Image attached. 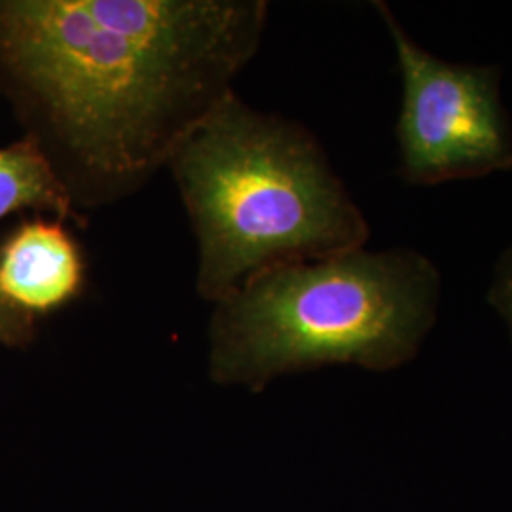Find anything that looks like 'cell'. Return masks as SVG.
I'll return each mask as SVG.
<instances>
[{"label":"cell","mask_w":512,"mask_h":512,"mask_svg":"<svg viewBox=\"0 0 512 512\" xmlns=\"http://www.w3.org/2000/svg\"><path fill=\"white\" fill-rule=\"evenodd\" d=\"M268 10L264 0H0V95L80 215L124 202L236 93Z\"/></svg>","instance_id":"6da1fadb"},{"label":"cell","mask_w":512,"mask_h":512,"mask_svg":"<svg viewBox=\"0 0 512 512\" xmlns=\"http://www.w3.org/2000/svg\"><path fill=\"white\" fill-rule=\"evenodd\" d=\"M219 304L277 266L365 249L368 222L308 129L232 93L169 160Z\"/></svg>","instance_id":"7a4b0ae2"},{"label":"cell","mask_w":512,"mask_h":512,"mask_svg":"<svg viewBox=\"0 0 512 512\" xmlns=\"http://www.w3.org/2000/svg\"><path fill=\"white\" fill-rule=\"evenodd\" d=\"M439 298V268L412 249L277 266L215 304L209 374L260 391L327 365L395 370L418 355Z\"/></svg>","instance_id":"3957f363"},{"label":"cell","mask_w":512,"mask_h":512,"mask_svg":"<svg viewBox=\"0 0 512 512\" xmlns=\"http://www.w3.org/2000/svg\"><path fill=\"white\" fill-rule=\"evenodd\" d=\"M403 76L397 120L401 175L412 186L512 171V126L494 65H459L429 54L385 2H374Z\"/></svg>","instance_id":"277c9868"},{"label":"cell","mask_w":512,"mask_h":512,"mask_svg":"<svg viewBox=\"0 0 512 512\" xmlns=\"http://www.w3.org/2000/svg\"><path fill=\"white\" fill-rule=\"evenodd\" d=\"M84 285L86 260L63 222L27 220L2 241L0 293L35 319L73 302Z\"/></svg>","instance_id":"5b68a950"},{"label":"cell","mask_w":512,"mask_h":512,"mask_svg":"<svg viewBox=\"0 0 512 512\" xmlns=\"http://www.w3.org/2000/svg\"><path fill=\"white\" fill-rule=\"evenodd\" d=\"M25 209L80 228L86 224L44 152L27 137L0 148V220Z\"/></svg>","instance_id":"8992f818"},{"label":"cell","mask_w":512,"mask_h":512,"mask_svg":"<svg viewBox=\"0 0 512 512\" xmlns=\"http://www.w3.org/2000/svg\"><path fill=\"white\" fill-rule=\"evenodd\" d=\"M37 334V319L16 308L0 293V344L23 348L33 342Z\"/></svg>","instance_id":"52a82bcc"},{"label":"cell","mask_w":512,"mask_h":512,"mask_svg":"<svg viewBox=\"0 0 512 512\" xmlns=\"http://www.w3.org/2000/svg\"><path fill=\"white\" fill-rule=\"evenodd\" d=\"M488 300L507 321L512 334V247L501 255L495 266L494 283L488 293Z\"/></svg>","instance_id":"ba28073f"}]
</instances>
